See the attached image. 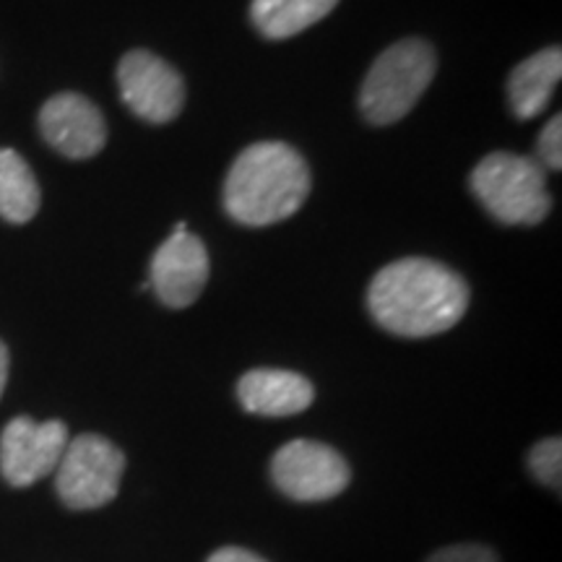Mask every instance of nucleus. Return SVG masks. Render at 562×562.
<instances>
[{"label": "nucleus", "mask_w": 562, "mask_h": 562, "mask_svg": "<svg viewBox=\"0 0 562 562\" xmlns=\"http://www.w3.org/2000/svg\"><path fill=\"white\" fill-rule=\"evenodd\" d=\"M5 383H9V349L0 341V396H3Z\"/></svg>", "instance_id": "19"}, {"label": "nucleus", "mask_w": 562, "mask_h": 562, "mask_svg": "<svg viewBox=\"0 0 562 562\" xmlns=\"http://www.w3.org/2000/svg\"><path fill=\"white\" fill-rule=\"evenodd\" d=\"M123 102L146 123H170L186 102L182 76L149 50H131L117 66Z\"/></svg>", "instance_id": "8"}, {"label": "nucleus", "mask_w": 562, "mask_h": 562, "mask_svg": "<svg viewBox=\"0 0 562 562\" xmlns=\"http://www.w3.org/2000/svg\"><path fill=\"white\" fill-rule=\"evenodd\" d=\"M539 165L544 170L558 172L562 167V121L554 115L550 123L544 125L542 136H539Z\"/></svg>", "instance_id": "16"}, {"label": "nucleus", "mask_w": 562, "mask_h": 562, "mask_svg": "<svg viewBox=\"0 0 562 562\" xmlns=\"http://www.w3.org/2000/svg\"><path fill=\"white\" fill-rule=\"evenodd\" d=\"M40 131L55 151L68 159H89L108 144V123L87 97L55 94L40 110Z\"/></svg>", "instance_id": "10"}, {"label": "nucleus", "mask_w": 562, "mask_h": 562, "mask_svg": "<svg viewBox=\"0 0 562 562\" xmlns=\"http://www.w3.org/2000/svg\"><path fill=\"white\" fill-rule=\"evenodd\" d=\"M40 199L32 167L13 149H0V216L11 224L30 222L40 211Z\"/></svg>", "instance_id": "14"}, {"label": "nucleus", "mask_w": 562, "mask_h": 562, "mask_svg": "<svg viewBox=\"0 0 562 562\" xmlns=\"http://www.w3.org/2000/svg\"><path fill=\"white\" fill-rule=\"evenodd\" d=\"M370 315L389 334L425 339L451 331L469 307V284L430 258H402L378 271L368 290Z\"/></svg>", "instance_id": "1"}, {"label": "nucleus", "mask_w": 562, "mask_h": 562, "mask_svg": "<svg viewBox=\"0 0 562 562\" xmlns=\"http://www.w3.org/2000/svg\"><path fill=\"white\" fill-rule=\"evenodd\" d=\"M206 562H269V560H263L261 554L245 550V547H222V550L211 552V558Z\"/></svg>", "instance_id": "18"}, {"label": "nucleus", "mask_w": 562, "mask_h": 562, "mask_svg": "<svg viewBox=\"0 0 562 562\" xmlns=\"http://www.w3.org/2000/svg\"><path fill=\"white\" fill-rule=\"evenodd\" d=\"M432 45L425 40H402L378 55L360 89V110L372 125L398 123L412 112L435 79Z\"/></svg>", "instance_id": "3"}, {"label": "nucleus", "mask_w": 562, "mask_h": 562, "mask_svg": "<svg viewBox=\"0 0 562 562\" xmlns=\"http://www.w3.org/2000/svg\"><path fill=\"white\" fill-rule=\"evenodd\" d=\"M125 472V456L115 442L87 432L68 440L66 453L55 469L60 501L74 510L102 508L115 501Z\"/></svg>", "instance_id": "5"}, {"label": "nucleus", "mask_w": 562, "mask_h": 562, "mask_svg": "<svg viewBox=\"0 0 562 562\" xmlns=\"http://www.w3.org/2000/svg\"><path fill=\"white\" fill-rule=\"evenodd\" d=\"M339 0H252L250 16L256 30L269 40H290L318 24Z\"/></svg>", "instance_id": "13"}, {"label": "nucleus", "mask_w": 562, "mask_h": 562, "mask_svg": "<svg viewBox=\"0 0 562 562\" xmlns=\"http://www.w3.org/2000/svg\"><path fill=\"white\" fill-rule=\"evenodd\" d=\"M562 76V50L558 45L526 58L508 79L510 110L521 121L542 115Z\"/></svg>", "instance_id": "12"}, {"label": "nucleus", "mask_w": 562, "mask_h": 562, "mask_svg": "<svg viewBox=\"0 0 562 562\" xmlns=\"http://www.w3.org/2000/svg\"><path fill=\"white\" fill-rule=\"evenodd\" d=\"M529 469L544 487L560 492L562 487V440L544 438L529 451Z\"/></svg>", "instance_id": "15"}, {"label": "nucleus", "mask_w": 562, "mask_h": 562, "mask_svg": "<svg viewBox=\"0 0 562 562\" xmlns=\"http://www.w3.org/2000/svg\"><path fill=\"white\" fill-rule=\"evenodd\" d=\"M209 281V252L199 237L191 235L186 222L178 227L151 258L149 286L167 307L182 311L201 297Z\"/></svg>", "instance_id": "9"}, {"label": "nucleus", "mask_w": 562, "mask_h": 562, "mask_svg": "<svg viewBox=\"0 0 562 562\" xmlns=\"http://www.w3.org/2000/svg\"><path fill=\"white\" fill-rule=\"evenodd\" d=\"M311 193V170L297 149L261 140L235 159L224 180V209L245 227H269L297 214Z\"/></svg>", "instance_id": "2"}, {"label": "nucleus", "mask_w": 562, "mask_h": 562, "mask_svg": "<svg viewBox=\"0 0 562 562\" xmlns=\"http://www.w3.org/2000/svg\"><path fill=\"white\" fill-rule=\"evenodd\" d=\"M271 480L297 503H323L349 487V463L336 448L318 440H292L271 461Z\"/></svg>", "instance_id": "6"}, {"label": "nucleus", "mask_w": 562, "mask_h": 562, "mask_svg": "<svg viewBox=\"0 0 562 562\" xmlns=\"http://www.w3.org/2000/svg\"><path fill=\"white\" fill-rule=\"evenodd\" d=\"M68 440V427L58 419H11L0 435V474L13 487H30L58 469Z\"/></svg>", "instance_id": "7"}, {"label": "nucleus", "mask_w": 562, "mask_h": 562, "mask_svg": "<svg viewBox=\"0 0 562 562\" xmlns=\"http://www.w3.org/2000/svg\"><path fill=\"white\" fill-rule=\"evenodd\" d=\"M469 186L482 206L503 224L533 227L552 211L547 170L531 157L508 151L487 154L474 167Z\"/></svg>", "instance_id": "4"}, {"label": "nucleus", "mask_w": 562, "mask_h": 562, "mask_svg": "<svg viewBox=\"0 0 562 562\" xmlns=\"http://www.w3.org/2000/svg\"><path fill=\"white\" fill-rule=\"evenodd\" d=\"M237 398L245 412L261 417H292L313 404L315 389L305 375L292 370L258 368L245 372L237 383Z\"/></svg>", "instance_id": "11"}, {"label": "nucleus", "mask_w": 562, "mask_h": 562, "mask_svg": "<svg viewBox=\"0 0 562 562\" xmlns=\"http://www.w3.org/2000/svg\"><path fill=\"white\" fill-rule=\"evenodd\" d=\"M427 562H501V558L484 544H451L430 554Z\"/></svg>", "instance_id": "17"}]
</instances>
